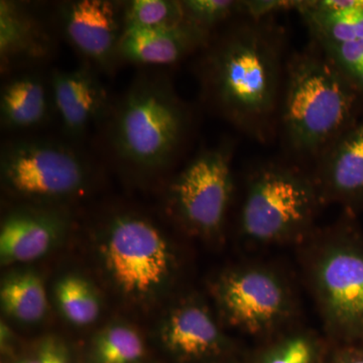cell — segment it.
<instances>
[{
	"label": "cell",
	"instance_id": "6da1fadb",
	"mask_svg": "<svg viewBox=\"0 0 363 363\" xmlns=\"http://www.w3.org/2000/svg\"><path fill=\"white\" fill-rule=\"evenodd\" d=\"M204 61L205 89L214 106L247 135L266 138L278 104L279 38L252 21L227 33Z\"/></svg>",
	"mask_w": 363,
	"mask_h": 363
},
{
	"label": "cell",
	"instance_id": "7a4b0ae2",
	"mask_svg": "<svg viewBox=\"0 0 363 363\" xmlns=\"http://www.w3.org/2000/svg\"><path fill=\"white\" fill-rule=\"evenodd\" d=\"M306 281L329 342H363V231L355 215L301 243Z\"/></svg>",
	"mask_w": 363,
	"mask_h": 363
},
{
	"label": "cell",
	"instance_id": "3957f363",
	"mask_svg": "<svg viewBox=\"0 0 363 363\" xmlns=\"http://www.w3.org/2000/svg\"><path fill=\"white\" fill-rule=\"evenodd\" d=\"M362 99L323 52L296 55L288 67L281 116L288 145L304 156L323 154L357 123Z\"/></svg>",
	"mask_w": 363,
	"mask_h": 363
},
{
	"label": "cell",
	"instance_id": "277c9868",
	"mask_svg": "<svg viewBox=\"0 0 363 363\" xmlns=\"http://www.w3.org/2000/svg\"><path fill=\"white\" fill-rule=\"evenodd\" d=\"M188 114L173 88L152 76L135 81L124 95L112 123L117 157L138 171L166 168L180 149Z\"/></svg>",
	"mask_w": 363,
	"mask_h": 363
},
{
	"label": "cell",
	"instance_id": "5b68a950",
	"mask_svg": "<svg viewBox=\"0 0 363 363\" xmlns=\"http://www.w3.org/2000/svg\"><path fill=\"white\" fill-rule=\"evenodd\" d=\"M323 204L314 177L267 164L248 182L240 210L241 236L252 247L301 245L314 233Z\"/></svg>",
	"mask_w": 363,
	"mask_h": 363
},
{
	"label": "cell",
	"instance_id": "8992f818",
	"mask_svg": "<svg viewBox=\"0 0 363 363\" xmlns=\"http://www.w3.org/2000/svg\"><path fill=\"white\" fill-rule=\"evenodd\" d=\"M214 295L229 326L262 340L293 326L297 298L288 279L267 264L247 262L217 279Z\"/></svg>",
	"mask_w": 363,
	"mask_h": 363
},
{
	"label": "cell",
	"instance_id": "52a82bcc",
	"mask_svg": "<svg viewBox=\"0 0 363 363\" xmlns=\"http://www.w3.org/2000/svg\"><path fill=\"white\" fill-rule=\"evenodd\" d=\"M104 247L111 279L125 295L149 297L171 278L174 260L168 241L147 219L118 215L107 227Z\"/></svg>",
	"mask_w": 363,
	"mask_h": 363
},
{
	"label": "cell",
	"instance_id": "ba28073f",
	"mask_svg": "<svg viewBox=\"0 0 363 363\" xmlns=\"http://www.w3.org/2000/svg\"><path fill=\"white\" fill-rule=\"evenodd\" d=\"M1 177L14 194L33 199H60L87 185L84 157L61 143L28 140L9 143L1 152Z\"/></svg>",
	"mask_w": 363,
	"mask_h": 363
},
{
	"label": "cell",
	"instance_id": "9c48e42d",
	"mask_svg": "<svg viewBox=\"0 0 363 363\" xmlns=\"http://www.w3.org/2000/svg\"><path fill=\"white\" fill-rule=\"evenodd\" d=\"M231 161L229 145L203 150L172 185L177 216L196 235L213 238L223 230L234 189Z\"/></svg>",
	"mask_w": 363,
	"mask_h": 363
},
{
	"label": "cell",
	"instance_id": "30bf717a",
	"mask_svg": "<svg viewBox=\"0 0 363 363\" xmlns=\"http://www.w3.org/2000/svg\"><path fill=\"white\" fill-rule=\"evenodd\" d=\"M162 337L169 352L184 363H218L243 353L198 301H188L171 312Z\"/></svg>",
	"mask_w": 363,
	"mask_h": 363
},
{
	"label": "cell",
	"instance_id": "8fae6325",
	"mask_svg": "<svg viewBox=\"0 0 363 363\" xmlns=\"http://www.w3.org/2000/svg\"><path fill=\"white\" fill-rule=\"evenodd\" d=\"M314 177L324 204L336 203L347 213L363 210V119L332 143Z\"/></svg>",
	"mask_w": 363,
	"mask_h": 363
},
{
	"label": "cell",
	"instance_id": "7c38bea8",
	"mask_svg": "<svg viewBox=\"0 0 363 363\" xmlns=\"http://www.w3.org/2000/svg\"><path fill=\"white\" fill-rule=\"evenodd\" d=\"M64 30L74 47L86 58L108 66L118 55L123 32V13L108 0H78L62 9Z\"/></svg>",
	"mask_w": 363,
	"mask_h": 363
},
{
	"label": "cell",
	"instance_id": "4fadbf2b",
	"mask_svg": "<svg viewBox=\"0 0 363 363\" xmlns=\"http://www.w3.org/2000/svg\"><path fill=\"white\" fill-rule=\"evenodd\" d=\"M210 32L183 21L155 28H123L118 56L140 65H169L208 43Z\"/></svg>",
	"mask_w": 363,
	"mask_h": 363
},
{
	"label": "cell",
	"instance_id": "5bb4252c",
	"mask_svg": "<svg viewBox=\"0 0 363 363\" xmlns=\"http://www.w3.org/2000/svg\"><path fill=\"white\" fill-rule=\"evenodd\" d=\"M55 105L69 135L78 138L104 111L106 91L88 68L55 71L52 75Z\"/></svg>",
	"mask_w": 363,
	"mask_h": 363
},
{
	"label": "cell",
	"instance_id": "9a60e30c",
	"mask_svg": "<svg viewBox=\"0 0 363 363\" xmlns=\"http://www.w3.org/2000/svg\"><path fill=\"white\" fill-rule=\"evenodd\" d=\"M63 221L50 212L23 210L13 212L2 223L0 255L4 262L40 259L58 238Z\"/></svg>",
	"mask_w": 363,
	"mask_h": 363
},
{
	"label": "cell",
	"instance_id": "2e32d148",
	"mask_svg": "<svg viewBox=\"0 0 363 363\" xmlns=\"http://www.w3.org/2000/svg\"><path fill=\"white\" fill-rule=\"evenodd\" d=\"M297 11L319 45L363 39V0L300 1Z\"/></svg>",
	"mask_w": 363,
	"mask_h": 363
},
{
	"label": "cell",
	"instance_id": "e0dca14e",
	"mask_svg": "<svg viewBox=\"0 0 363 363\" xmlns=\"http://www.w3.org/2000/svg\"><path fill=\"white\" fill-rule=\"evenodd\" d=\"M328 339L311 329L289 327L243 351L245 363H325Z\"/></svg>",
	"mask_w": 363,
	"mask_h": 363
},
{
	"label": "cell",
	"instance_id": "ac0fdd59",
	"mask_svg": "<svg viewBox=\"0 0 363 363\" xmlns=\"http://www.w3.org/2000/svg\"><path fill=\"white\" fill-rule=\"evenodd\" d=\"M50 49L45 28L20 4L0 2V57L2 68L14 61L38 59Z\"/></svg>",
	"mask_w": 363,
	"mask_h": 363
},
{
	"label": "cell",
	"instance_id": "d6986e66",
	"mask_svg": "<svg viewBox=\"0 0 363 363\" xmlns=\"http://www.w3.org/2000/svg\"><path fill=\"white\" fill-rule=\"evenodd\" d=\"M2 125L9 130L35 128L47 117V91L42 80L35 75L11 79L1 92L0 100Z\"/></svg>",
	"mask_w": 363,
	"mask_h": 363
},
{
	"label": "cell",
	"instance_id": "ffe728a7",
	"mask_svg": "<svg viewBox=\"0 0 363 363\" xmlns=\"http://www.w3.org/2000/svg\"><path fill=\"white\" fill-rule=\"evenodd\" d=\"M0 298L7 314L18 321L33 323L42 319L47 312L44 284L33 272L14 274L7 279L1 286Z\"/></svg>",
	"mask_w": 363,
	"mask_h": 363
},
{
	"label": "cell",
	"instance_id": "44dd1931",
	"mask_svg": "<svg viewBox=\"0 0 363 363\" xmlns=\"http://www.w3.org/2000/svg\"><path fill=\"white\" fill-rule=\"evenodd\" d=\"M57 300L64 316L75 325L84 326L96 321L100 305L92 286L84 279L67 276L57 285Z\"/></svg>",
	"mask_w": 363,
	"mask_h": 363
},
{
	"label": "cell",
	"instance_id": "7402d4cb",
	"mask_svg": "<svg viewBox=\"0 0 363 363\" xmlns=\"http://www.w3.org/2000/svg\"><path fill=\"white\" fill-rule=\"evenodd\" d=\"M145 346L140 334L123 325L107 328L95 345L99 363H135L143 357Z\"/></svg>",
	"mask_w": 363,
	"mask_h": 363
},
{
	"label": "cell",
	"instance_id": "603a6c76",
	"mask_svg": "<svg viewBox=\"0 0 363 363\" xmlns=\"http://www.w3.org/2000/svg\"><path fill=\"white\" fill-rule=\"evenodd\" d=\"M123 28H155L185 21L182 1L133 0L123 11Z\"/></svg>",
	"mask_w": 363,
	"mask_h": 363
},
{
	"label": "cell",
	"instance_id": "cb8c5ba5",
	"mask_svg": "<svg viewBox=\"0 0 363 363\" xmlns=\"http://www.w3.org/2000/svg\"><path fill=\"white\" fill-rule=\"evenodd\" d=\"M182 6L186 21L208 32L222 21L242 13V1L234 0H185Z\"/></svg>",
	"mask_w": 363,
	"mask_h": 363
},
{
	"label": "cell",
	"instance_id": "d4e9b609",
	"mask_svg": "<svg viewBox=\"0 0 363 363\" xmlns=\"http://www.w3.org/2000/svg\"><path fill=\"white\" fill-rule=\"evenodd\" d=\"M319 47L363 98V39Z\"/></svg>",
	"mask_w": 363,
	"mask_h": 363
},
{
	"label": "cell",
	"instance_id": "484cf974",
	"mask_svg": "<svg viewBox=\"0 0 363 363\" xmlns=\"http://www.w3.org/2000/svg\"><path fill=\"white\" fill-rule=\"evenodd\" d=\"M298 6L300 1L290 0H245L242 1V13L250 21H262L272 14L298 9Z\"/></svg>",
	"mask_w": 363,
	"mask_h": 363
},
{
	"label": "cell",
	"instance_id": "4316f807",
	"mask_svg": "<svg viewBox=\"0 0 363 363\" xmlns=\"http://www.w3.org/2000/svg\"><path fill=\"white\" fill-rule=\"evenodd\" d=\"M325 363H363V342H330Z\"/></svg>",
	"mask_w": 363,
	"mask_h": 363
},
{
	"label": "cell",
	"instance_id": "83f0119b",
	"mask_svg": "<svg viewBox=\"0 0 363 363\" xmlns=\"http://www.w3.org/2000/svg\"><path fill=\"white\" fill-rule=\"evenodd\" d=\"M39 358L42 363H69L64 351L54 343H45L40 348Z\"/></svg>",
	"mask_w": 363,
	"mask_h": 363
},
{
	"label": "cell",
	"instance_id": "f1b7e54d",
	"mask_svg": "<svg viewBox=\"0 0 363 363\" xmlns=\"http://www.w3.org/2000/svg\"><path fill=\"white\" fill-rule=\"evenodd\" d=\"M242 357V355H240V357H238L229 358V359L223 360V362L218 363H245L243 362L242 357Z\"/></svg>",
	"mask_w": 363,
	"mask_h": 363
},
{
	"label": "cell",
	"instance_id": "f546056e",
	"mask_svg": "<svg viewBox=\"0 0 363 363\" xmlns=\"http://www.w3.org/2000/svg\"><path fill=\"white\" fill-rule=\"evenodd\" d=\"M20 363H42V362H40V358H38V359L25 360V362H21Z\"/></svg>",
	"mask_w": 363,
	"mask_h": 363
}]
</instances>
